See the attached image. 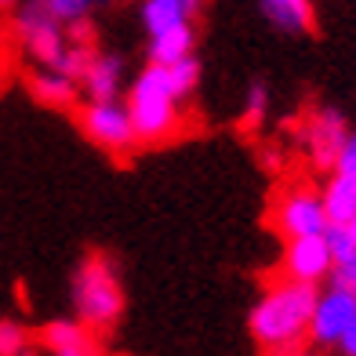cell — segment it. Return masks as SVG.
Listing matches in <instances>:
<instances>
[{"label":"cell","mask_w":356,"mask_h":356,"mask_svg":"<svg viewBox=\"0 0 356 356\" xmlns=\"http://www.w3.org/2000/svg\"><path fill=\"white\" fill-rule=\"evenodd\" d=\"M164 80H168V91L175 95V102L189 99L200 84V62L197 58H186V62H175V66L164 70Z\"/></svg>","instance_id":"e0dca14e"},{"label":"cell","mask_w":356,"mask_h":356,"mask_svg":"<svg viewBox=\"0 0 356 356\" xmlns=\"http://www.w3.org/2000/svg\"><path fill=\"white\" fill-rule=\"evenodd\" d=\"M338 349H342V356H356V320L349 323V331L342 334V342H338Z\"/></svg>","instance_id":"484cf974"},{"label":"cell","mask_w":356,"mask_h":356,"mask_svg":"<svg viewBox=\"0 0 356 356\" xmlns=\"http://www.w3.org/2000/svg\"><path fill=\"white\" fill-rule=\"evenodd\" d=\"M262 160H266V168H280V149H266Z\"/></svg>","instance_id":"4316f807"},{"label":"cell","mask_w":356,"mask_h":356,"mask_svg":"<svg viewBox=\"0 0 356 356\" xmlns=\"http://www.w3.org/2000/svg\"><path fill=\"white\" fill-rule=\"evenodd\" d=\"M29 91H33V99H37L40 106L66 109V106L76 102V91H80V88L73 84V80H66L62 73H55V70H40V73L29 76Z\"/></svg>","instance_id":"2e32d148"},{"label":"cell","mask_w":356,"mask_h":356,"mask_svg":"<svg viewBox=\"0 0 356 356\" xmlns=\"http://www.w3.org/2000/svg\"><path fill=\"white\" fill-rule=\"evenodd\" d=\"M26 353V331L15 320H0V356H22Z\"/></svg>","instance_id":"44dd1931"},{"label":"cell","mask_w":356,"mask_h":356,"mask_svg":"<svg viewBox=\"0 0 356 356\" xmlns=\"http://www.w3.org/2000/svg\"><path fill=\"white\" fill-rule=\"evenodd\" d=\"M331 287L338 291H349V295H356V251L346 254V258H338V262L331 266Z\"/></svg>","instance_id":"7402d4cb"},{"label":"cell","mask_w":356,"mask_h":356,"mask_svg":"<svg viewBox=\"0 0 356 356\" xmlns=\"http://www.w3.org/2000/svg\"><path fill=\"white\" fill-rule=\"evenodd\" d=\"M91 62H95V47H76V44H66V51H62L55 73H62L66 80H73V84L80 88V80H84V73H88Z\"/></svg>","instance_id":"ac0fdd59"},{"label":"cell","mask_w":356,"mask_h":356,"mask_svg":"<svg viewBox=\"0 0 356 356\" xmlns=\"http://www.w3.org/2000/svg\"><path fill=\"white\" fill-rule=\"evenodd\" d=\"M80 131L109 153H124L135 145L131 117H127L124 102H88L80 109Z\"/></svg>","instance_id":"52a82bcc"},{"label":"cell","mask_w":356,"mask_h":356,"mask_svg":"<svg viewBox=\"0 0 356 356\" xmlns=\"http://www.w3.org/2000/svg\"><path fill=\"white\" fill-rule=\"evenodd\" d=\"M193 47H197V26H175L168 33H156L149 37V66L156 70H168L175 62H186L193 58Z\"/></svg>","instance_id":"7c38bea8"},{"label":"cell","mask_w":356,"mask_h":356,"mask_svg":"<svg viewBox=\"0 0 356 356\" xmlns=\"http://www.w3.org/2000/svg\"><path fill=\"white\" fill-rule=\"evenodd\" d=\"M15 33L26 44V51L33 55L44 70H55L62 51H66V29H62L44 4H22L15 11Z\"/></svg>","instance_id":"5b68a950"},{"label":"cell","mask_w":356,"mask_h":356,"mask_svg":"<svg viewBox=\"0 0 356 356\" xmlns=\"http://www.w3.org/2000/svg\"><path fill=\"white\" fill-rule=\"evenodd\" d=\"M331 175H342V178H349V182H356V131H349V138L342 145V153H338Z\"/></svg>","instance_id":"cb8c5ba5"},{"label":"cell","mask_w":356,"mask_h":356,"mask_svg":"<svg viewBox=\"0 0 356 356\" xmlns=\"http://www.w3.org/2000/svg\"><path fill=\"white\" fill-rule=\"evenodd\" d=\"M73 305L76 323L84 327H109L124 313V287L106 254H88L73 273Z\"/></svg>","instance_id":"3957f363"},{"label":"cell","mask_w":356,"mask_h":356,"mask_svg":"<svg viewBox=\"0 0 356 356\" xmlns=\"http://www.w3.org/2000/svg\"><path fill=\"white\" fill-rule=\"evenodd\" d=\"M258 11H262L266 22H273L284 33H309L316 22V11L309 0H262Z\"/></svg>","instance_id":"5bb4252c"},{"label":"cell","mask_w":356,"mask_h":356,"mask_svg":"<svg viewBox=\"0 0 356 356\" xmlns=\"http://www.w3.org/2000/svg\"><path fill=\"white\" fill-rule=\"evenodd\" d=\"M277 356H316V353H309V349L298 346V349H287V353H277Z\"/></svg>","instance_id":"83f0119b"},{"label":"cell","mask_w":356,"mask_h":356,"mask_svg":"<svg viewBox=\"0 0 356 356\" xmlns=\"http://www.w3.org/2000/svg\"><path fill=\"white\" fill-rule=\"evenodd\" d=\"M127 117H131V131L135 142H164L171 138L178 127H182V113H178L175 95L168 91V80L164 70H142L131 88H127Z\"/></svg>","instance_id":"7a4b0ae2"},{"label":"cell","mask_w":356,"mask_h":356,"mask_svg":"<svg viewBox=\"0 0 356 356\" xmlns=\"http://www.w3.org/2000/svg\"><path fill=\"white\" fill-rule=\"evenodd\" d=\"M353 320H356V295L327 287L316 295L313 316H309V338L316 346H338Z\"/></svg>","instance_id":"ba28073f"},{"label":"cell","mask_w":356,"mask_h":356,"mask_svg":"<svg viewBox=\"0 0 356 356\" xmlns=\"http://www.w3.org/2000/svg\"><path fill=\"white\" fill-rule=\"evenodd\" d=\"M80 88H84L88 102H117L120 88H124V58L120 55H95L84 80H80Z\"/></svg>","instance_id":"30bf717a"},{"label":"cell","mask_w":356,"mask_h":356,"mask_svg":"<svg viewBox=\"0 0 356 356\" xmlns=\"http://www.w3.org/2000/svg\"><path fill=\"white\" fill-rule=\"evenodd\" d=\"M266 113H269V88L262 84V80H254V84L248 88V99H244V124L258 127L266 120Z\"/></svg>","instance_id":"d6986e66"},{"label":"cell","mask_w":356,"mask_h":356,"mask_svg":"<svg viewBox=\"0 0 356 356\" xmlns=\"http://www.w3.org/2000/svg\"><path fill=\"white\" fill-rule=\"evenodd\" d=\"M138 15H142L145 33L156 37V33H168L175 26H189L197 19V4L193 0H145L138 8Z\"/></svg>","instance_id":"4fadbf2b"},{"label":"cell","mask_w":356,"mask_h":356,"mask_svg":"<svg viewBox=\"0 0 356 356\" xmlns=\"http://www.w3.org/2000/svg\"><path fill=\"white\" fill-rule=\"evenodd\" d=\"M331 251L323 244V236H302V240H287L284 248V280L302 284V287H316L320 280L331 277Z\"/></svg>","instance_id":"9c48e42d"},{"label":"cell","mask_w":356,"mask_h":356,"mask_svg":"<svg viewBox=\"0 0 356 356\" xmlns=\"http://www.w3.org/2000/svg\"><path fill=\"white\" fill-rule=\"evenodd\" d=\"M316 287H302L291 280H277L262 291V298L251 305L248 331L262 349L287 353L298 349V342L309 334V316L316 305Z\"/></svg>","instance_id":"6da1fadb"},{"label":"cell","mask_w":356,"mask_h":356,"mask_svg":"<svg viewBox=\"0 0 356 356\" xmlns=\"http://www.w3.org/2000/svg\"><path fill=\"white\" fill-rule=\"evenodd\" d=\"M62 29H66V44L91 47V40H95V22H91V15H88V19H76V22H70V26H62Z\"/></svg>","instance_id":"d4e9b609"},{"label":"cell","mask_w":356,"mask_h":356,"mask_svg":"<svg viewBox=\"0 0 356 356\" xmlns=\"http://www.w3.org/2000/svg\"><path fill=\"white\" fill-rule=\"evenodd\" d=\"M346 138H349V120H346V113L334 109V106L316 109L302 127L305 153H309L313 168H320V171H334V160L342 153Z\"/></svg>","instance_id":"8992f818"},{"label":"cell","mask_w":356,"mask_h":356,"mask_svg":"<svg viewBox=\"0 0 356 356\" xmlns=\"http://www.w3.org/2000/svg\"><path fill=\"white\" fill-rule=\"evenodd\" d=\"M320 204H323V215H327V225H349L356 218V182L331 175L320 189Z\"/></svg>","instance_id":"9a60e30c"},{"label":"cell","mask_w":356,"mask_h":356,"mask_svg":"<svg viewBox=\"0 0 356 356\" xmlns=\"http://www.w3.org/2000/svg\"><path fill=\"white\" fill-rule=\"evenodd\" d=\"M273 225L284 240H302V236H323L327 215H323L320 193L305 182H295L284 189L273 204Z\"/></svg>","instance_id":"277c9868"},{"label":"cell","mask_w":356,"mask_h":356,"mask_svg":"<svg viewBox=\"0 0 356 356\" xmlns=\"http://www.w3.org/2000/svg\"><path fill=\"white\" fill-rule=\"evenodd\" d=\"M346 229H349V236H353V244H356V218H353V222L346 225Z\"/></svg>","instance_id":"f1b7e54d"},{"label":"cell","mask_w":356,"mask_h":356,"mask_svg":"<svg viewBox=\"0 0 356 356\" xmlns=\"http://www.w3.org/2000/svg\"><path fill=\"white\" fill-rule=\"evenodd\" d=\"M323 244H327V251H331V262H338V258H346V254L356 251L346 225H327V229H323Z\"/></svg>","instance_id":"603a6c76"},{"label":"cell","mask_w":356,"mask_h":356,"mask_svg":"<svg viewBox=\"0 0 356 356\" xmlns=\"http://www.w3.org/2000/svg\"><path fill=\"white\" fill-rule=\"evenodd\" d=\"M40 342L51 349V356H99L88 327H84V323H76V320H51V323H44Z\"/></svg>","instance_id":"8fae6325"},{"label":"cell","mask_w":356,"mask_h":356,"mask_svg":"<svg viewBox=\"0 0 356 356\" xmlns=\"http://www.w3.org/2000/svg\"><path fill=\"white\" fill-rule=\"evenodd\" d=\"M44 11L51 15L58 26H70V22H76V19H88L91 4H88V0H47Z\"/></svg>","instance_id":"ffe728a7"}]
</instances>
